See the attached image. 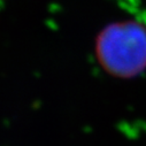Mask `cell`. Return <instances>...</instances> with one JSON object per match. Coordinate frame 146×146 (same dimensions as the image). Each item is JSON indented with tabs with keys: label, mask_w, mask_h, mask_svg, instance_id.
Returning <instances> with one entry per match:
<instances>
[{
	"label": "cell",
	"mask_w": 146,
	"mask_h": 146,
	"mask_svg": "<svg viewBox=\"0 0 146 146\" xmlns=\"http://www.w3.org/2000/svg\"><path fill=\"white\" fill-rule=\"evenodd\" d=\"M96 55L105 71L131 78L146 69V28L136 21L114 22L96 39Z\"/></svg>",
	"instance_id": "6da1fadb"
}]
</instances>
